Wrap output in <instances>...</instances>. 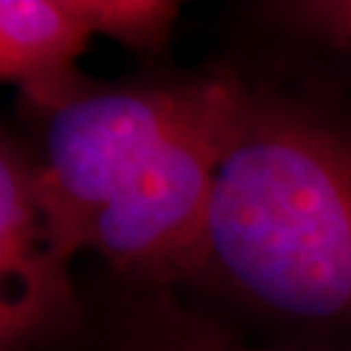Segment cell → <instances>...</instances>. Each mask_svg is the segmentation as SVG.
I'll return each mask as SVG.
<instances>
[{"mask_svg": "<svg viewBox=\"0 0 351 351\" xmlns=\"http://www.w3.org/2000/svg\"><path fill=\"white\" fill-rule=\"evenodd\" d=\"M190 287L351 343V107L242 73Z\"/></svg>", "mask_w": 351, "mask_h": 351, "instance_id": "1", "label": "cell"}, {"mask_svg": "<svg viewBox=\"0 0 351 351\" xmlns=\"http://www.w3.org/2000/svg\"><path fill=\"white\" fill-rule=\"evenodd\" d=\"M237 68L216 65L128 84H88L42 114L34 182L55 245L73 263L84 232L164 167L180 141L211 114Z\"/></svg>", "mask_w": 351, "mask_h": 351, "instance_id": "2", "label": "cell"}, {"mask_svg": "<svg viewBox=\"0 0 351 351\" xmlns=\"http://www.w3.org/2000/svg\"><path fill=\"white\" fill-rule=\"evenodd\" d=\"M86 333L84 289L55 245L34 182V151L0 138V351H73Z\"/></svg>", "mask_w": 351, "mask_h": 351, "instance_id": "3", "label": "cell"}, {"mask_svg": "<svg viewBox=\"0 0 351 351\" xmlns=\"http://www.w3.org/2000/svg\"><path fill=\"white\" fill-rule=\"evenodd\" d=\"M86 333L73 351H304L252 346L177 287L117 278L84 284Z\"/></svg>", "mask_w": 351, "mask_h": 351, "instance_id": "4", "label": "cell"}, {"mask_svg": "<svg viewBox=\"0 0 351 351\" xmlns=\"http://www.w3.org/2000/svg\"><path fill=\"white\" fill-rule=\"evenodd\" d=\"M91 37L81 0H3L0 78L42 117L91 84L75 65Z\"/></svg>", "mask_w": 351, "mask_h": 351, "instance_id": "5", "label": "cell"}, {"mask_svg": "<svg viewBox=\"0 0 351 351\" xmlns=\"http://www.w3.org/2000/svg\"><path fill=\"white\" fill-rule=\"evenodd\" d=\"M242 11L284 50L351 84V0H274L242 5Z\"/></svg>", "mask_w": 351, "mask_h": 351, "instance_id": "6", "label": "cell"}, {"mask_svg": "<svg viewBox=\"0 0 351 351\" xmlns=\"http://www.w3.org/2000/svg\"><path fill=\"white\" fill-rule=\"evenodd\" d=\"M94 37H110L149 63L167 55L180 19V3L169 0H81Z\"/></svg>", "mask_w": 351, "mask_h": 351, "instance_id": "7", "label": "cell"}]
</instances>
